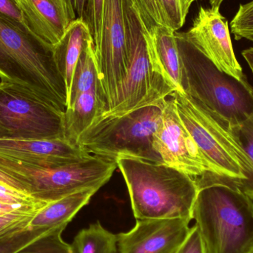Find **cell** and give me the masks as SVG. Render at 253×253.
<instances>
[{
	"instance_id": "obj_1",
	"label": "cell",
	"mask_w": 253,
	"mask_h": 253,
	"mask_svg": "<svg viewBox=\"0 0 253 253\" xmlns=\"http://www.w3.org/2000/svg\"><path fill=\"white\" fill-rule=\"evenodd\" d=\"M0 79L23 86L65 112L66 83L59 72L53 46L26 25L0 13Z\"/></svg>"
},
{
	"instance_id": "obj_2",
	"label": "cell",
	"mask_w": 253,
	"mask_h": 253,
	"mask_svg": "<svg viewBox=\"0 0 253 253\" xmlns=\"http://www.w3.org/2000/svg\"><path fill=\"white\" fill-rule=\"evenodd\" d=\"M117 163L135 219H193L199 192L194 178L163 162L121 157Z\"/></svg>"
},
{
	"instance_id": "obj_3",
	"label": "cell",
	"mask_w": 253,
	"mask_h": 253,
	"mask_svg": "<svg viewBox=\"0 0 253 253\" xmlns=\"http://www.w3.org/2000/svg\"><path fill=\"white\" fill-rule=\"evenodd\" d=\"M172 96L181 123L221 178L220 183L245 193L253 184V165L228 123L182 90Z\"/></svg>"
},
{
	"instance_id": "obj_4",
	"label": "cell",
	"mask_w": 253,
	"mask_h": 253,
	"mask_svg": "<svg viewBox=\"0 0 253 253\" xmlns=\"http://www.w3.org/2000/svg\"><path fill=\"white\" fill-rule=\"evenodd\" d=\"M181 66V90L235 127L253 114V87L220 71L202 52L175 31Z\"/></svg>"
},
{
	"instance_id": "obj_5",
	"label": "cell",
	"mask_w": 253,
	"mask_h": 253,
	"mask_svg": "<svg viewBox=\"0 0 253 253\" xmlns=\"http://www.w3.org/2000/svg\"><path fill=\"white\" fill-rule=\"evenodd\" d=\"M193 218L207 253H253V201L237 187H202Z\"/></svg>"
},
{
	"instance_id": "obj_6",
	"label": "cell",
	"mask_w": 253,
	"mask_h": 253,
	"mask_svg": "<svg viewBox=\"0 0 253 253\" xmlns=\"http://www.w3.org/2000/svg\"><path fill=\"white\" fill-rule=\"evenodd\" d=\"M117 160L91 156L62 165H40L0 155V170L19 181L40 202H55L84 189H100L116 170Z\"/></svg>"
},
{
	"instance_id": "obj_7",
	"label": "cell",
	"mask_w": 253,
	"mask_h": 253,
	"mask_svg": "<svg viewBox=\"0 0 253 253\" xmlns=\"http://www.w3.org/2000/svg\"><path fill=\"white\" fill-rule=\"evenodd\" d=\"M126 25L127 76L116 106L96 118L120 117L151 105H162L176 91L174 84L153 65L144 28L134 0H123Z\"/></svg>"
},
{
	"instance_id": "obj_8",
	"label": "cell",
	"mask_w": 253,
	"mask_h": 253,
	"mask_svg": "<svg viewBox=\"0 0 253 253\" xmlns=\"http://www.w3.org/2000/svg\"><path fill=\"white\" fill-rule=\"evenodd\" d=\"M162 105L140 108L120 117L97 119L80 136L78 145L93 156L162 162L153 144V134L162 118Z\"/></svg>"
},
{
	"instance_id": "obj_9",
	"label": "cell",
	"mask_w": 253,
	"mask_h": 253,
	"mask_svg": "<svg viewBox=\"0 0 253 253\" xmlns=\"http://www.w3.org/2000/svg\"><path fill=\"white\" fill-rule=\"evenodd\" d=\"M64 114L32 90L14 83L0 82V136L65 139Z\"/></svg>"
},
{
	"instance_id": "obj_10",
	"label": "cell",
	"mask_w": 253,
	"mask_h": 253,
	"mask_svg": "<svg viewBox=\"0 0 253 253\" xmlns=\"http://www.w3.org/2000/svg\"><path fill=\"white\" fill-rule=\"evenodd\" d=\"M93 49L99 75V96L105 114L117 105L127 76L123 0H105L100 44Z\"/></svg>"
},
{
	"instance_id": "obj_11",
	"label": "cell",
	"mask_w": 253,
	"mask_h": 253,
	"mask_svg": "<svg viewBox=\"0 0 253 253\" xmlns=\"http://www.w3.org/2000/svg\"><path fill=\"white\" fill-rule=\"evenodd\" d=\"M153 144L162 162L195 180L217 175L180 120L172 95L162 105L160 124L153 134Z\"/></svg>"
},
{
	"instance_id": "obj_12",
	"label": "cell",
	"mask_w": 253,
	"mask_h": 253,
	"mask_svg": "<svg viewBox=\"0 0 253 253\" xmlns=\"http://www.w3.org/2000/svg\"><path fill=\"white\" fill-rule=\"evenodd\" d=\"M184 35L220 71L238 80L246 77L235 55L228 21L219 8L201 7L193 25Z\"/></svg>"
},
{
	"instance_id": "obj_13",
	"label": "cell",
	"mask_w": 253,
	"mask_h": 253,
	"mask_svg": "<svg viewBox=\"0 0 253 253\" xmlns=\"http://www.w3.org/2000/svg\"><path fill=\"white\" fill-rule=\"evenodd\" d=\"M184 218L136 220L135 227L117 236L120 253H175L190 232Z\"/></svg>"
},
{
	"instance_id": "obj_14",
	"label": "cell",
	"mask_w": 253,
	"mask_h": 253,
	"mask_svg": "<svg viewBox=\"0 0 253 253\" xmlns=\"http://www.w3.org/2000/svg\"><path fill=\"white\" fill-rule=\"evenodd\" d=\"M27 27L40 39L54 46L76 18L74 0H18Z\"/></svg>"
},
{
	"instance_id": "obj_15",
	"label": "cell",
	"mask_w": 253,
	"mask_h": 253,
	"mask_svg": "<svg viewBox=\"0 0 253 253\" xmlns=\"http://www.w3.org/2000/svg\"><path fill=\"white\" fill-rule=\"evenodd\" d=\"M0 155L40 165H61L90 157L65 139L32 140L0 136Z\"/></svg>"
},
{
	"instance_id": "obj_16",
	"label": "cell",
	"mask_w": 253,
	"mask_h": 253,
	"mask_svg": "<svg viewBox=\"0 0 253 253\" xmlns=\"http://www.w3.org/2000/svg\"><path fill=\"white\" fill-rule=\"evenodd\" d=\"M144 36L153 65L163 71L177 90H181V60L175 31L159 25L150 33L144 29Z\"/></svg>"
},
{
	"instance_id": "obj_17",
	"label": "cell",
	"mask_w": 253,
	"mask_h": 253,
	"mask_svg": "<svg viewBox=\"0 0 253 253\" xmlns=\"http://www.w3.org/2000/svg\"><path fill=\"white\" fill-rule=\"evenodd\" d=\"M91 39L87 24L83 19L77 18L70 25L60 41L53 46L56 65L66 83L68 102L76 66L83 49Z\"/></svg>"
},
{
	"instance_id": "obj_18",
	"label": "cell",
	"mask_w": 253,
	"mask_h": 253,
	"mask_svg": "<svg viewBox=\"0 0 253 253\" xmlns=\"http://www.w3.org/2000/svg\"><path fill=\"white\" fill-rule=\"evenodd\" d=\"M99 190L97 187L84 189L47 204L36 213L30 225L47 231L68 226L77 212L90 202L92 196Z\"/></svg>"
},
{
	"instance_id": "obj_19",
	"label": "cell",
	"mask_w": 253,
	"mask_h": 253,
	"mask_svg": "<svg viewBox=\"0 0 253 253\" xmlns=\"http://www.w3.org/2000/svg\"><path fill=\"white\" fill-rule=\"evenodd\" d=\"M103 114V107L97 89L82 93L67 108L64 114L65 139L74 145L79 146L80 136L96 118Z\"/></svg>"
},
{
	"instance_id": "obj_20",
	"label": "cell",
	"mask_w": 253,
	"mask_h": 253,
	"mask_svg": "<svg viewBox=\"0 0 253 253\" xmlns=\"http://www.w3.org/2000/svg\"><path fill=\"white\" fill-rule=\"evenodd\" d=\"M93 89H97L99 96V75L91 39L83 49L76 66L67 108L74 102L77 96Z\"/></svg>"
},
{
	"instance_id": "obj_21",
	"label": "cell",
	"mask_w": 253,
	"mask_h": 253,
	"mask_svg": "<svg viewBox=\"0 0 253 253\" xmlns=\"http://www.w3.org/2000/svg\"><path fill=\"white\" fill-rule=\"evenodd\" d=\"M71 247L73 253H117V236L97 221L79 232Z\"/></svg>"
},
{
	"instance_id": "obj_22",
	"label": "cell",
	"mask_w": 253,
	"mask_h": 253,
	"mask_svg": "<svg viewBox=\"0 0 253 253\" xmlns=\"http://www.w3.org/2000/svg\"><path fill=\"white\" fill-rule=\"evenodd\" d=\"M67 226L51 230L13 253H73L71 245L64 242L62 232Z\"/></svg>"
},
{
	"instance_id": "obj_23",
	"label": "cell",
	"mask_w": 253,
	"mask_h": 253,
	"mask_svg": "<svg viewBox=\"0 0 253 253\" xmlns=\"http://www.w3.org/2000/svg\"><path fill=\"white\" fill-rule=\"evenodd\" d=\"M162 23L177 31L185 23L189 10L184 0H155Z\"/></svg>"
},
{
	"instance_id": "obj_24",
	"label": "cell",
	"mask_w": 253,
	"mask_h": 253,
	"mask_svg": "<svg viewBox=\"0 0 253 253\" xmlns=\"http://www.w3.org/2000/svg\"><path fill=\"white\" fill-rule=\"evenodd\" d=\"M50 231L28 226L22 230L0 238V253H13L27 244Z\"/></svg>"
},
{
	"instance_id": "obj_25",
	"label": "cell",
	"mask_w": 253,
	"mask_h": 253,
	"mask_svg": "<svg viewBox=\"0 0 253 253\" xmlns=\"http://www.w3.org/2000/svg\"><path fill=\"white\" fill-rule=\"evenodd\" d=\"M105 0H86L83 20L87 24L93 40V47L100 44Z\"/></svg>"
},
{
	"instance_id": "obj_26",
	"label": "cell",
	"mask_w": 253,
	"mask_h": 253,
	"mask_svg": "<svg viewBox=\"0 0 253 253\" xmlns=\"http://www.w3.org/2000/svg\"><path fill=\"white\" fill-rule=\"evenodd\" d=\"M230 29L236 40L246 39L253 42V0L240 4L230 22Z\"/></svg>"
},
{
	"instance_id": "obj_27",
	"label": "cell",
	"mask_w": 253,
	"mask_h": 253,
	"mask_svg": "<svg viewBox=\"0 0 253 253\" xmlns=\"http://www.w3.org/2000/svg\"><path fill=\"white\" fill-rule=\"evenodd\" d=\"M40 211V210H39ZM39 211H17L0 216V238L30 226Z\"/></svg>"
},
{
	"instance_id": "obj_28",
	"label": "cell",
	"mask_w": 253,
	"mask_h": 253,
	"mask_svg": "<svg viewBox=\"0 0 253 253\" xmlns=\"http://www.w3.org/2000/svg\"><path fill=\"white\" fill-rule=\"evenodd\" d=\"M230 129L253 165V114L240 126ZM245 194L253 201V184Z\"/></svg>"
},
{
	"instance_id": "obj_29",
	"label": "cell",
	"mask_w": 253,
	"mask_h": 253,
	"mask_svg": "<svg viewBox=\"0 0 253 253\" xmlns=\"http://www.w3.org/2000/svg\"><path fill=\"white\" fill-rule=\"evenodd\" d=\"M134 1L147 32H151L156 25H164L155 0H134Z\"/></svg>"
},
{
	"instance_id": "obj_30",
	"label": "cell",
	"mask_w": 253,
	"mask_h": 253,
	"mask_svg": "<svg viewBox=\"0 0 253 253\" xmlns=\"http://www.w3.org/2000/svg\"><path fill=\"white\" fill-rule=\"evenodd\" d=\"M0 202L13 205H37L46 203L36 200L27 193L0 182Z\"/></svg>"
},
{
	"instance_id": "obj_31",
	"label": "cell",
	"mask_w": 253,
	"mask_h": 253,
	"mask_svg": "<svg viewBox=\"0 0 253 253\" xmlns=\"http://www.w3.org/2000/svg\"><path fill=\"white\" fill-rule=\"evenodd\" d=\"M175 253H207L202 236L196 224L190 228L188 236Z\"/></svg>"
},
{
	"instance_id": "obj_32",
	"label": "cell",
	"mask_w": 253,
	"mask_h": 253,
	"mask_svg": "<svg viewBox=\"0 0 253 253\" xmlns=\"http://www.w3.org/2000/svg\"><path fill=\"white\" fill-rule=\"evenodd\" d=\"M0 13L26 25L23 11L18 0H0Z\"/></svg>"
},
{
	"instance_id": "obj_33",
	"label": "cell",
	"mask_w": 253,
	"mask_h": 253,
	"mask_svg": "<svg viewBox=\"0 0 253 253\" xmlns=\"http://www.w3.org/2000/svg\"><path fill=\"white\" fill-rule=\"evenodd\" d=\"M48 203H41L37 205L23 206V205H9V204L0 202V216L4 215V214L9 213V212H13V211H39V210L42 209L43 207L45 206Z\"/></svg>"
},
{
	"instance_id": "obj_34",
	"label": "cell",
	"mask_w": 253,
	"mask_h": 253,
	"mask_svg": "<svg viewBox=\"0 0 253 253\" xmlns=\"http://www.w3.org/2000/svg\"><path fill=\"white\" fill-rule=\"evenodd\" d=\"M0 182L7 184V185L10 186V187H13V188L16 189V190H19L25 193L23 187H22V184L19 181H16V179L12 178V177L9 176L4 172H1V170H0Z\"/></svg>"
},
{
	"instance_id": "obj_35",
	"label": "cell",
	"mask_w": 253,
	"mask_h": 253,
	"mask_svg": "<svg viewBox=\"0 0 253 253\" xmlns=\"http://www.w3.org/2000/svg\"><path fill=\"white\" fill-rule=\"evenodd\" d=\"M85 3L86 0H74V6H75L76 13L78 16V19H83L84 17Z\"/></svg>"
},
{
	"instance_id": "obj_36",
	"label": "cell",
	"mask_w": 253,
	"mask_h": 253,
	"mask_svg": "<svg viewBox=\"0 0 253 253\" xmlns=\"http://www.w3.org/2000/svg\"><path fill=\"white\" fill-rule=\"evenodd\" d=\"M242 56L245 58L246 62H248L251 71L253 74V47L245 49L242 52Z\"/></svg>"
},
{
	"instance_id": "obj_37",
	"label": "cell",
	"mask_w": 253,
	"mask_h": 253,
	"mask_svg": "<svg viewBox=\"0 0 253 253\" xmlns=\"http://www.w3.org/2000/svg\"><path fill=\"white\" fill-rule=\"evenodd\" d=\"M211 3V7L212 8H219L221 4H222L224 0H209Z\"/></svg>"
},
{
	"instance_id": "obj_38",
	"label": "cell",
	"mask_w": 253,
	"mask_h": 253,
	"mask_svg": "<svg viewBox=\"0 0 253 253\" xmlns=\"http://www.w3.org/2000/svg\"><path fill=\"white\" fill-rule=\"evenodd\" d=\"M195 1H196V0H184V1H185L186 8L188 10H190V6H191V4H193Z\"/></svg>"
}]
</instances>
